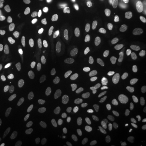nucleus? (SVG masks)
I'll return each instance as SVG.
<instances>
[{
    "mask_svg": "<svg viewBox=\"0 0 146 146\" xmlns=\"http://www.w3.org/2000/svg\"><path fill=\"white\" fill-rule=\"evenodd\" d=\"M9 18L11 21L15 25H19L22 22L21 16L18 11L16 9L11 11L9 14Z\"/></svg>",
    "mask_w": 146,
    "mask_h": 146,
    "instance_id": "nucleus-13",
    "label": "nucleus"
},
{
    "mask_svg": "<svg viewBox=\"0 0 146 146\" xmlns=\"http://www.w3.org/2000/svg\"><path fill=\"white\" fill-rule=\"evenodd\" d=\"M82 122L86 128H89L92 123V119L88 111H84L82 116Z\"/></svg>",
    "mask_w": 146,
    "mask_h": 146,
    "instance_id": "nucleus-17",
    "label": "nucleus"
},
{
    "mask_svg": "<svg viewBox=\"0 0 146 146\" xmlns=\"http://www.w3.org/2000/svg\"><path fill=\"white\" fill-rule=\"evenodd\" d=\"M5 31V28L3 23V21H2V20L0 19V32L1 31Z\"/></svg>",
    "mask_w": 146,
    "mask_h": 146,
    "instance_id": "nucleus-42",
    "label": "nucleus"
},
{
    "mask_svg": "<svg viewBox=\"0 0 146 146\" xmlns=\"http://www.w3.org/2000/svg\"><path fill=\"white\" fill-rule=\"evenodd\" d=\"M7 93L3 88H0V102H3L5 101Z\"/></svg>",
    "mask_w": 146,
    "mask_h": 146,
    "instance_id": "nucleus-35",
    "label": "nucleus"
},
{
    "mask_svg": "<svg viewBox=\"0 0 146 146\" xmlns=\"http://www.w3.org/2000/svg\"><path fill=\"white\" fill-rule=\"evenodd\" d=\"M107 58V54L102 52L97 62V69L98 71H101L104 68V64Z\"/></svg>",
    "mask_w": 146,
    "mask_h": 146,
    "instance_id": "nucleus-16",
    "label": "nucleus"
},
{
    "mask_svg": "<svg viewBox=\"0 0 146 146\" xmlns=\"http://www.w3.org/2000/svg\"><path fill=\"white\" fill-rule=\"evenodd\" d=\"M16 80L17 83L19 84V85L23 88H26L31 84L30 81L22 74H19L17 75L16 76Z\"/></svg>",
    "mask_w": 146,
    "mask_h": 146,
    "instance_id": "nucleus-11",
    "label": "nucleus"
},
{
    "mask_svg": "<svg viewBox=\"0 0 146 146\" xmlns=\"http://www.w3.org/2000/svg\"><path fill=\"white\" fill-rule=\"evenodd\" d=\"M89 104V102H88L86 104H87V105H88Z\"/></svg>",
    "mask_w": 146,
    "mask_h": 146,
    "instance_id": "nucleus-45",
    "label": "nucleus"
},
{
    "mask_svg": "<svg viewBox=\"0 0 146 146\" xmlns=\"http://www.w3.org/2000/svg\"><path fill=\"white\" fill-rule=\"evenodd\" d=\"M76 27V33L78 34H81L83 31V29H84V23H83V21L81 19L78 20Z\"/></svg>",
    "mask_w": 146,
    "mask_h": 146,
    "instance_id": "nucleus-33",
    "label": "nucleus"
},
{
    "mask_svg": "<svg viewBox=\"0 0 146 146\" xmlns=\"http://www.w3.org/2000/svg\"><path fill=\"white\" fill-rule=\"evenodd\" d=\"M97 21L96 16L93 14H90L87 15L86 18V22L89 25H93Z\"/></svg>",
    "mask_w": 146,
    "mask_h": 146,
    "instance_id": "nucleus-25",
    "label": "nucleus"
},
{
    "mask_svg": "<svg viewBox=\"0 0 146 146\" xmlns=\"http://www.w3.org/2000/svg\"><path fill=\"white\" fill-rule=\"evenodd\" d=\"M141 110L144 112V113H146V99L144 100L141 104Z\"/></svg>",
    "mask_w": 146,
    "mask_h": 146,
    "instance_id": "nucleus-37",
    "label": "nucleus"
},
{
    "mask_svg": "<svg viewBox=\"0 0 146 146\" xmlns=\"http://www.w3.org/2000/svg\"><path fill=\"white\" fill-rule=\"evenodd\" d=\"M11 63L9 61H5L3 60H0V68L4 70H7L11 67Z\"/></svg>",
    "mask_w": 146,
    "mask_h": 146,
    "instance_id": "nucleus-28",
    "label": "nucleus"
},
{
    "mask_svg": "<svg viewBox=\"0 0 146 146\" xmlns=\"http://www.w3.org/2000/svg\"><path fill=\"white\" fill-rule=\"evenodd\" d=\"M7 13L6 7H0V16L5 15Z\"/></svg>",
    "mask_w": 146,
    "mask_h": 146,
    "instance_id": "nucleus-38",
    "label": "nucleus"
},
{
    "mask_svg": "<svg viewBox=\"0 0 146 146\" xmlns=\"http://www.w3.org/2000/svg\"><path fill=\"white\" fill-rule=\"evenodd\" d=\"M56 146H67V145L66 143V142H64V141H60V142H58V143H57V145H56Z\"/></svg>",
    "mask_w": 146,
    "mask_h": 146,
    "instance_id": "nucleus-43",
    "label": "nucleus"
},
{
    "mask_svg": "<svg viewBox=\"0 0 146 146\" xmlns=\"http://www.w3.org/2000/svg\"><path fill=\"white\" fill-rule=\"evenodd\" d=\"M15 43L17 46H22L25 43V40L23 35L21 33L18 32L16 34L15 37Z\"/></svg>",
    "mask_w": 146,
    "mask_h": 146,
    "instance_id": "nucleus-22",
    "label": "nucleus"
},
{
    "mask_svg": "<svg viewBox=\"0 0 146 146\" xmlns=\"http://www.w3.org/2000/svg\"><path fill=\"white\" fill-rule=\"evenodd\" d=\"M127 24L129 27L131 26L135 27L140 26V20L139 16L136 14H131L127 18Z\"/></svg>",
    "mask_w": 146,
    "mask_h": 146,
    "instance_id": "nucleus-7",
    "label": "nucleus"
},
{
    "mask_svg": "<svg viewBox=\"0 0 146 146\" xmlns=\"http://www.w3.org/2000/svg\"><path fill=\"white\" fill-rule=\"evenodd\" d=\"M143 1H145V2L146 3V0H143Z\"/></svg>",
    "mask_w": 146,
    "mask_h": 146,
    "instance_id": "nucleus-46",
    "label": "nucleus"
},
{
    "mask_svg": "<svg viewBox=\"0 0 146 146\" xmlns=\"http://www.w3.org/2000/svg\"><path fill=\"white\" fill-rule=\"evenodd\" d=\"M129 124L135 127H143L146 125V117L141 115L135 116L129 120Z\"/></svg>",
    "mask_w": 146,
    "mask_h": 146,
    "instance_id": "nucleus-2",
    "label": "nucleus"
},
{
    "mask_svg": "<svg viewBox=\"0 0 146 146\" xmlns=\"http://www.w3.org/2000/svg\"><path fill=\"white\" fill-rule=\"evenodd\" d=\"M133 10L134 9L131 7H125V8H122L120 9L119 11L123 14V15H128V14L130 15L131 12H132Z\"/></svg>",
    "mask_w": 146,
    "mask_h": 146,
    "instance_id": "nucleus-34",
    "label": "nucleus"
},
{
    "mask_svg": "<svg viewBox=\"0 0 146 146\" xmlns=\"http://www.w3.org/2000/svg\"><path fill=\"white\" fill-rule=\"evenodd\" d=\"M83 45L84 47L89 49H93L94 48V43L93 42L92 37L89 36L87 38L84 39L83 41Z\"/></svg>",
    "mask_w": 146,
    "mask_h": 146,
    "instance_id": "nucleus-23",
    "label": "nucleus"
},
{
    "mask_svg": "<svg viewBox=\"0 0 146 146\" xmlns=\"http://www.w3.org/2000/svg\"><path fill=\"white\" fill-rule=\"evenodd\" d=\"M9 1L8 0H0V7H6L8 5Z\"/></svg>",
    "mask_w": 146,
    "mask_h": 146,
    "instance_id": "nucleus-39",
    "label": "nucleus"
},
{
    "mask_svg": "<svg viewBox=\"0 0 146 146\" xmlns=\"http://www.w3.org/2000/svg\"><path fill=\"white\" fill-rule=\"evenodd\" d=\"M43 86L47 94H49L50 93L51 87H50V74L47 72L44 74V75L43 77Z\"/></svg>",
    "mask_w": 146,
    "mask_h": 146,
    "instance_id": "nucleus-12",
    "label": "nucleus"
},
{
    "mask_svg": "<svg viewBox=\"0 0 146 146\" xmlns=\"http://www.w3.org/2000/svg\"><path fill=\"white\" fill-rule=\"evenodd\" d=\"M22 128H23V125L16 127L11 131V132L9 133V135L11 136H15L16 135L18 134L19 133H20L21 132Z\"/></svg>",
    "mask_w": 146,
    "mask_h": 146,
    "instance_id": "nucleus-32",
    "label": "nucleus"
},
{
    "mask_svg": "<svg viewBox=\"0 0 146 146\" xmlns=\"http://www.w3.org/2000/svg\"><path fill=\"white\" fill-rule=\"evenodd\" d=\"M71 128H72V125L70 123H64L61 128V133L62 134L63 136H64V137L67 136L70 133Z\"/></svg>",
    "mask_w": 146,
    "mask_h": 146,
    "instance_id": "nucleus-24",
    "label": "nucleus"
},
{
    "mask_svg": "<svg viewBox=\"0 0 146 146\" xmlns=\"http://www.w3.org/2000/svg\"><path fill=\"white\" fill-rule=\"evenodd\" d=\"M104 0H93V2L95 5H100L103 2Z\"/></svg>",
    "mask_w": 146,
    "mask_h": 146,
    "instance_id": "nucleus-44",
    "label": "nucleus"
},
{
    "mask_svg": "<svg viewBox=\"0 0 146 146\" xmlns=\"http://www.w3.org/2000/svg\"><path fill=\"white\" fill-rule=\"evenodd\" d=\"M11 37V34L8 31H1L0 32V41L2 42H5L8 41Z\"/></svg>",
    "mask_w": 146,
    "mask_h": 146,
    "instance_id": "nucleus-26",
    "label": "nucleus"
},
{
    "mask_svg": "<svg viewBox=\"0 0 146 146\" xmlns=\"http://www.w3.org/2000/svg\"><path fill=\"white\" fill-rule=\"evenodd\" d=\"M76 26L72 23L66 24L63 28L62 31L64 34L68 35L76 31Z\"/></svg>",
    "mask_w": 146,
    "mask_h": 146,
    "instance_id": "nucleus-19",
    "label": "nucleus"
},
{
    "mask_svg": "<svg viewBox=\"0 0 146 146\" xmlns=\"http://www.w3.org/2000/svg\"><path fill=\"white\" fill-rule=\"evenodd\" d=\"M101 146H111V142L110 137L107 136L102 142Z\"/></svg>",
    "mask_w": 146,
    "mask_h": 146,
    "instance_id": "nucleus-36",
    "label": "nucleus"
},
{
    "mask_svg": "<svg viewBox=\"0 0 146 146\" xmlns=\"http://www.w3.org/2000/svg\"><path fill=\"white\" fill-rule=\"evenodd\" d=\"M60 17L58 14H55L52 16L48 24V27L50 29H54L60 26Z\"/></svg>",
    "mask_w": 146,
    "mask_h": 146,
    "instance_id": "nucleus-14",
    "label": "nucleus"
},
{
    "mask_svg": "<svg viewBox=\"0 0 146 146\" xmlns=\"http://www.w3.org/2000/svg\"><path fill=\"white\" fill-rule=\"evenodd\" d=\"M27 70L32 76L36 75L38 71V66L36 63L31 62L27 66Z\"/></svg>",
    "mask_w": 146,
    "mask_h": 146,
    "instance_id": "nucleus-18",
    "label": "nucleus"
},
{
    "mask_svg": "<svg viewBox=\"0 0 146 146\" xmlns=\"http://www.w3.org/2000/svg\"><path fill=\"white\" fill-rule=\"evenodd\" d=\"M30 50L27 46L21 47L18 52V60L20 62H26L29 56Z\"/></svg>",
    "mask_w": 146,
    "mask_h": 146,
    "instance_id": "nucleus-5",
    "label": "nucleus"
},
{
    "mask_svg": "<svg viewBox=\"0 0 146 146\" xmlns=\"http://www.w3.org/2000/svg\"><path fill=\"white\" fill-rule=\"evenodd\" d=\"M37 104L38 105V106L41 109V110H44L46 108V103L44 99L42 98V97H40L38 98L36 101Z\"/></svg>",
    "mask_w": 146,
    "mask_h": 146,
    "instance_id": "nucleus-31",
    "label": "nucleus"
},
{
    "mask_svg": "<svg viewBox=\"0 0 146 146\" xmlns=\"http://www.w3.org/2000/svg\"><path fill=\"white\" fill-rule=\"evenodd\" d=\"M5 135V132L3 129L0 128V141H2Z\"/></svg>",
    "mask_w": 146,
    "mask_h": 146,
    "instance_id": "nucleus-41",
    "label": "nucleus"
},
{
    "mask_svg": "<svg viewBox=\"0 0 146 146\" xmlns=\"http://www.w3.org/2000/svg\"><path fill=\"white\" fill-rule=\"evenodd\" d=\"M75 88L79 96H82L84 94V83L81 78L78 77L75 80Z\"/></svg>",
    "mask_w": 146,
    "mask_h": 146,
    "instance_id": "nucleus-15",
    "label": "nucleus"
},
{
    "mask_svg": "<svg viewBox=\"0 0 146 146\" xmlns=\"http://www.w3.org/2000/svg\"><path fill=\"white\" fill-rule=\"evenodd\" d=\"M128 73L131 78L135 81L137 78L136 71V62L134 58H131L128 63Z\"/></svg>",
    "mask_w": 146,
    "mask_h": 146,
    "instance_id": "nucleus-4",
    "label": "nucleus"
},
{
    "mask_svg": "<svg viewBox=\"0 0 146 146\" xmlns=\"http://www.w3.org/2000/svg\"><path fill=\"white\" fill-rule=\"evenodd\" d=\"M75 41V39L73 37H69L67 38L63 43V46L66 48L70 47Z\"/></svg>",
    "mask_w": 146,
    "mask_h": 146,
    "instance_id": "nucleus-30",
    "label": "nucleus"
},
{
    "mask_svg": "<svg viewBox=\"0 0 146 146\" xmlns=\"http://www.w3.org/2000/svg\"><path fill=\"white\" fill-rule=\"evenodd\" d=\"M87 62V58L86 56H83L80 58L76 62V66L79 68H83Z\"/></svg>",
    "mask_w": 146,
    "mask_h": 146,
    "instance_id": "nucleus-27",
    "label": "nucleus"
},
{
    "mask_svg": "<svg viewBox=\"0 0 146 146\" xmlns=\"http://www.w3.org/2000/svg\"><path fill=\"white\" fill-rule=\"evenodd\" d=\"M119 63L117 61H114L110 63L106 70V75L110 76L114 74L119 69Z\"/></svg>",
    "mask_w": 146,
    "mask_h": 146,
    "instance_id": "nucleus-10",
    "label": "nucleus"
},
{
    "mask_svg": "<svg viewBox=\"0 0 146 146\" xmlns=\"http://www.w3.org/2000/svg\"><path fill=\"white\" fill-rule=\"evenodd\" d=\"M82 135V128L80 125H76L74 129V137L76 142H79L81 140Z\"/></svg>",
    "mask_w": 146,
    "mask_h": 146,
    "instance_id": "nucleus-20",
    "label": "nucleus"
},
{
    "mask_svg": "<svg viewBox=\"0 0 146 146\" xmlns=\"http://www.w3.org/2000/svg\"><path fill=\"white\" fill-rule=\"evenodd\" d=\"M122 87L121 85L119 83H116L114 85L112 93H111V99L113 104L118 106L120 104L122 100Z\"/></svg>",
    "mask_w": 146,
    "mask_h": 146,
    "instance_id": "nucleus-1",
    "label": "nucleus"
},
{
    "mask_svg": "<svg viewBox=\"0 0 146 146\" xmlns=\"http://www.w3.org/2000/svg\"><path fill=\"white\" fill-rule=\"evenodd\" d=\"M8 103L12 108H16L19 106L17 94L15 89H11L8 95Z\"/></svg>",
    "mask_w": 146,
    "mask_h": 146,
    "instance_id": "nucleus-3",
    "label": "nucleus"
},
{
    "mask_svg": "<svg viewBox=\"0 0 146 146\" xmlns=\"http://www.w3.org/2000/svg\"><path fill=\"white\" fill-rule=\"evenodd\" d=\"M86 88L89 94L93 95L95 94L96 90L94 83L92 81L89 80L86 82Z\"/></svg>",
    "mask_w": 146,
    "mask_h": 146,
    "instance_id": "nucleus-21",
    "label": "nucleus"
},
{
    "mask_svg": "<svg viewBox=\"0 0 146 146\" xmlns=\"http://www.w3.org/2000/svg\"><path fill=\"white\" fill-rule=\"evenodd\" d=\"M58 86L60 92L63 95H65L68 91V82L65 78L62 77L59 78L58 82Z\"/></svg>",
    "mask_w": 146,
    "mask_h": 146,
    "instance_id": "nucleus-8",
    "label": "nucleus"
},
{
    "mask_svg": "<svg viewBox=\"0 0 146 146\" xmlns=\"http://www.w3.org/2000/svg\"><path fill=\"white\" fill-rule=\"evenodd\" d=\"M47 3L52 8H58L61 5L60 0H47Z\"/></svg>",
    "mask_w": 146,
    "mask_h": 146,
    "instance_id": "nucleus-29",
    "label": "nucleus"
},
{
    "mask_svg": "<svg viewBox=\"0 0 146 146\" xmlns=\"http://www.w3.org/2000/svg\"><path fill=\"white\" fill-rule=\"evenodd\" d=\"M31 132L36 141L40 142L41 141L42 137V131L40 125H35L31 128Z\"/></svg>",
    "mask_w": 146,
    "mask_h": 146,
    "instance_id": "nucleus-9",
    "label": "nucleus"
},
{
    "mask_svg": "<svg viewBox=\"0 0 146 146\" xmlns=\"http://www.w3.org/2000/svg\"><path fill=\"white\" fill-rule=\"evenodd\" d=\"M116 33L115 29L113 28H110L104 32L103 37V40L105 43L113 42L115 40Z\"/></svg>",
    "mask_w": 146,
    "mask_h": 146,
    "instance_id": "nucleus-6",
    "label": "nucleus"
},
{
    "mask_svg": "<svg viewBox=\"0 0 146 146\" xmlns=\"http://www.w3.org/2000/svg\"><path fill=\"white\" fill-rule=\"evenodd\" d=\"M143 145H144V142L143 141H139L134 142L131 146H143Z\"/></svg>",
    "mask_w": 146,
    "mask_h": 146,
    "instance_id": "nucleus-40",
    "label": "nucleus"
}]
</instances>
